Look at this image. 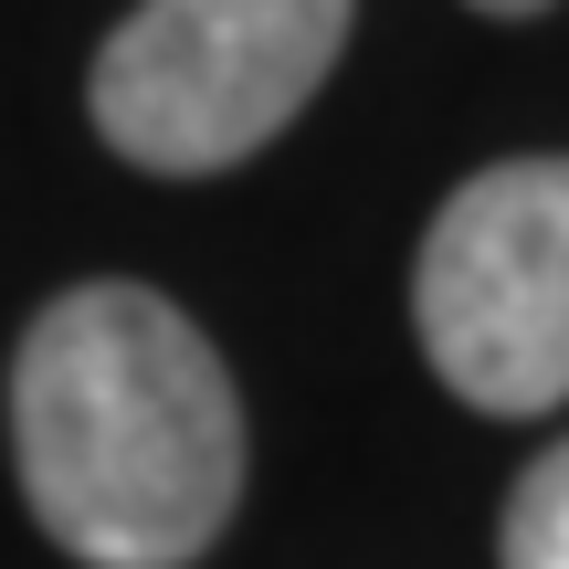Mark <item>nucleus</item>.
Wrapping results in <instances>:
<instances>
[{
  "mask_svg": "<svg viewBox=\"0 0 569 569\" xmlns=\"http://www.w3.org/2000/svg\"><path fill=\"white\" fill-rule=\"evenodd\" d=\"M21 507L84 569H190L243 507V401L148 284H74L11 348Z\"/></svg>",
  "mask_w": 569,
  "mask_h": 569,
  "instance_id": "f257e3e1",
  "label": "nucleus"
},
{
  "mask_svg": "<svg viewBox=\"0 0 569 569\" xmlns=\"http://www.w3.org/2000/svg\"><path fill=\"white\" fill-rule=\"evenodd\" d=\"M359 0H138L84 74V117L127 169L211 180L306 117Z\"/></svg>",
  "mask_w": 569,
  "mask_h": 569,
  "instance_id": "f03ea898",
  "label": "nucleus"
},
{
  "mask_svg": "<svg viewBox=\"0 0 569 569\" xmlns=\"http://www.w3.org/2000/svg\"><path fill=\"white\" fill-rule=\"evenodd\" d=\"M411 327L443 390L496 422L569 401V159H496L432 211Z\"/></svg>",
  "mask_w": 569,
  "mask_h": 569,
  "instance_id": "7ed1b4c3",
  "label": "nucleus"
},
{
  "mask_svg": "<svg viewBox=\"0 0 569 569\" xmlns=\"http://www.w3.org/2000/svg\"><path fill=\"white\" fill-rule=\"evenodd\" d=\"M496 559L507 569H569V432L517 475L507 517H496Z\"/></svg>",
  "mask_w": 569,
  "mask_h": 569,
  "instance_id": "20e7f679",
  "label": "nucleus"
},
{
  "mask_svg": "<svg viewBox=\"0 0 569 569\" xmlns=\"http://www.w3.org/2000/svg\"><path fill=\"white\" fill-rule=\"evenodd\" d=\"M475 11H496V21H528V11H549V0H475Z\"/></svg>",
  "mask_w": 569,
  "mask_h": 569,
  "instance_id": "39448f33",
  "label": "nucleus"
}]
</instances>
